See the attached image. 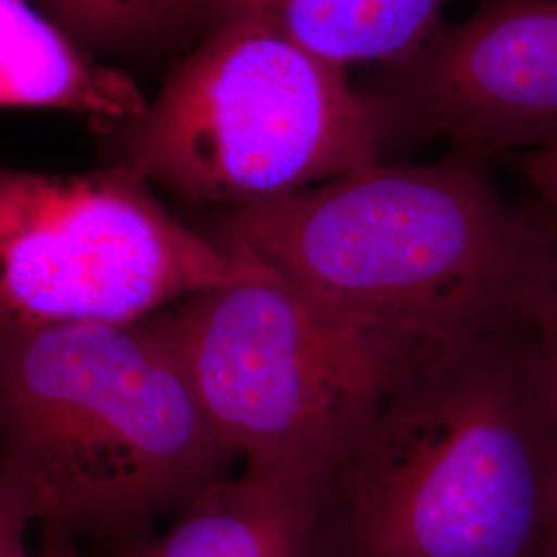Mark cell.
<instances>
[{
  "label": "cell",
  "mask_w": 557,
  "mask_h": 557,
  "mask_svg": "<svg viewBox=\"0 0 557 557\" xmlns=\"http://www.w3.org/2000/svg\"><path fill=\"white\" fill-rule=\"evenodd\" d=\"M556 508L535 326L430 341L324 479L317 557H537Z\"/></svg>",
  "instance_id": "cell-1"
},
{
  "label": "cell",
  "mask_w": 557,
  "mask_h": 557,
  "mask_svg": "<svg viewBox=\"0 0 557 557\" xmlns=\"http://www.w3.org/2000/svg\"><path fill=\"white\" fill-rule=\"evenodd\" d=\"M492 161L372 163L296 195L223 211L246 246L331 317L419 341L535 326L557 287V230L508 205Z\"/></svg>",
  "instance_id": "cell-2"
},
{
  "label": "cell",
  "mask_w": 557,
  "mask_h": 557,
  "mask_svg": "<svg viewBox=\"0 0 557 557\" xmlns=\"http://www.w3.org/2000/svg\"><path fill=\"white\" fill-rule=\"evenodd\" d=\"M0 430L36 520L128 541L236 458L156 319L2 331Z\"/></svg>",
  "instance_id": "cell-3"
},
{
  "label": "cell",
  "mask_w": 557,
  "mask_h": 557,
  "mask_svg": "<svg viewBox=\"0 0 557 557\" xmlns=\"http://www.w3.org/2000/svg\"><path fill=\"white\" fill-rule=\"evenodd\" d=\"M120 131L116 165L223 211L379 163L391 140L345 69L248 21L209 29L147 114Z\"/></svg>",
  "instance_id": "cell-4"
},
{
  "label": "cell",
  "mask_w": 557,
  "mask_h": 557,
  "mask_svg": "<svg viewBox=\"0 0 557 557\" xmlns=\"http://www.w3.org/2000/svg\"><path fill=\"white\" fill-rule=\"evenodd\" d=\"M225 242V239H221ZM238 275L158 320L246 469L324 483L423 343L331 317L246 246Z\"/></svg>",
  "instance_id": "cell-5"
},
{
  "label": "cell",
  "mask_w": 557,
  "mask_h": 557,
  "mask_svg": "<svg viewBox=\"0 0 557 557\" xmlns=\"http://www.w3.org/2000/svg\"><path fill=\"white\" fill-rule=\"evenodd\" d=\"M239 269L238 246L184 227L124 165L0 174L2 331L137 324Z\"/></svg>",
  "instance_id": "cell-6"
},
{
  "label": "cell",
  "mask_w": 557,
  "mask_h": 557,
  "mask_svg": "<svg viewBox=\"0 0 557 557\" xmlns=\"http://www.w3.org/2000/svg\"><path fill=\"white\" fill-rule=\"evenodd\" d=\"M395 137H444L485 160L557 140V0H479L386 69L370 96Z\"/></svg>",
  "instance_id": "cell-7"
},
{
  "label": "cell",
  "mask_w": 557,
  "mask_h": 557,
  "mask_svg": "<svg viewBox=\"0 0 557 557\" xmlns=\"http://www.w3.org/2000/svg\"><path fill=\"white\" fill-rule=\"evenodd\" d=\"M322 485L244 469L182 508L160 537L133 539L120 557H317Z\"/></svg>",
  "instance_id": "cell-8"
},
{
  "label": "cell",
  "mask_w": 557,
  "mask_h": 557,
  "mask_svg": "<svg viewBox=\"0 0 557 557\" xmlns=\"http://www.w3.org/2000/svg\"><path fill=\"white\" fill-rule=\"evenodd\" d=\"M0 103L73 110L101 131L124 128L149 110L135 81L91 62L29 0H0Z\"/></svg>",
  "instance_id": "cell-9"
},
{
  "label": "cell",
  "mask_w": 557,
  "mask_h": 557,
  "mask_svg": "<svg viewBox=\"0 0 557 557\" xmlns=\"http://www.w3.org/2000/svg\"><path fill=\"white\" fill-rule=\"evenodd\" d=\"M448 0H213V27L259 23L314 57L345 69L411 59L438 29ZM211 27V29H213Z\"/></svg>",
  "instance_id": "cell-10"
},
{
  "label": "cell",
  "mask_w": 557,
  "mask_h": 557,
  "mask_svg": "<svg viewBox=\"0 0 557 557\" xmlns=\"http://www.w3.org/2000/svg\"><path fill=\"white\" fill-rule=\"evenodd\" d=\"M85 52H160L213 27V0H34Z\"/></svg>",
  "instance_id": "cell-11"
},
{
  "label": "cell",
  "mask_w": 557,
  "mask_h": 557,
  "mask_svg": "<svg viewBox=\"0 0 557 557\" xmlns=\"http://www.w3.org/2000/svg\"><path fill=\"white\" fill-rule=\"evenodd\" d=\"M531 184L541 209L557 230V140L537 149L508 153L502 160Z\"/></svg>",
  "instance_id": "cell-12"
},
{
  "label": "cell",
  "mask_w": 557,
  "mask_h": 557,
  "mask_svg": "<svg viewBox=\"0 0 557 557\" xmlns=\"http://www.w3.org/2000/svg\"><path fill=\"white\" fill-rule=\"evenodd\" d=\"M34 520L27 502L0 481V557H40L27 545V529Z\"/></svg>",
  "instance_id": "cell-13"
},
{
  "label": "cell",
  "mask_w": 557,
  "mask_h": 557,
  "mask_svg": "<svg viewBox=\"0 0 557 557\" xmlns=\"http://www.w3.org/2000/svg\"><path fill=\"white\" fill-rule=\"evenodd\" d=\"M541 358L545 363V372L549 379V386L557 398V287L545 306L541 308L537 320H535Z\"/></svg>",
  "instance_id": "cell-14"
},
{
  "label": "cell",
  "mask_w": 557,
  "mask_h": 557,
  "mask_svg": "<svg viewBox=\"0 0 557 557\" xmlns=\"http://www.w3.org/2000/svg\"><path fill=\"white\" fill-rule=\"evenodd\" d=\"M40 557H81L73 543L71 531L59 524H44V543H41Z\"/></svg>",
  "instance_id": "cell-15"
},
{
  "label": "cell",
  "mask_w": 557,
  "mask_h": 557,
  "mask_svg": "<svg viewBox=\"0 0 557 557\" xmlns=\"http://www.w3.org/2000/svg\"><path fill=\"white\" fill-rule=\"evenodd\" d=\"M537 557H557V508L552 522H549V529L545 533Z\"/></svg>",
  "instance_id": "cell-16"
}]
</instances>
